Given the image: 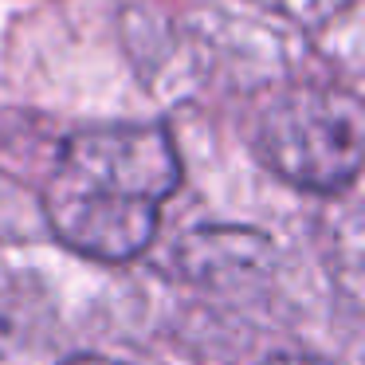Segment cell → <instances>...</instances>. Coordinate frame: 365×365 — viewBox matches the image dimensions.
I'll return each mask as SVG.
<instances>
[{"label": "cell", "instance_id": "obj_4", "mask_svg": "<svg viewBox=\"0 0 365 365\" xmlns=\"http://www.w3.org/2000/svg\"><path fill=\"white\" fill-rule=\"evenodd\" d=\"M59 365H126V361H114V357H98V354H79V357H67Z\"/></svg>", "mask_w": 365, "mask_h": 365}, {"label": "cell", "instance_id": "obj_3", "mask_svg": "<svg viewBox=\"0 0 365 365\" xmlns=\"http://www.w3.org/2000/svg\"><path fill=\"white\" fill-rule=\"evenodd\" d=\"M263 365H330V361H318V357H307V354H279V357H267Z\"/></svg>", "mask_w": 365, "mask_h": 365}, {"label": "cell", "instance_id": "obj_1", "mask_svg": "<svg viewBox=\"0 0 365 365\" xmlns=\"http://www.w3.org/2000/svg\"><path fill=\"white\" fill-rule=\"evenodd\" d=\"M181 185V161L161 126H91L59 145L43 185V216L71 252L126 263L153 240Z\"/></svg>", "mask_w": 365, "mask_h": 365}, {"label": "cell", "instance_id": "obj_2", "mask_svg": "<svg viewBox=\"0 0 365 365\" xmlns=\"http://www.w3.org/2000/svg\"><path fill=\"white\" fill-rule=\"evenodd\" d=\"M259 158L271 173L310 192H338L361 169L365 114L349 91L302 87L259 122Z\"/></svg>", "mask_w": 365, "mask_h": 365}]
</instances>
